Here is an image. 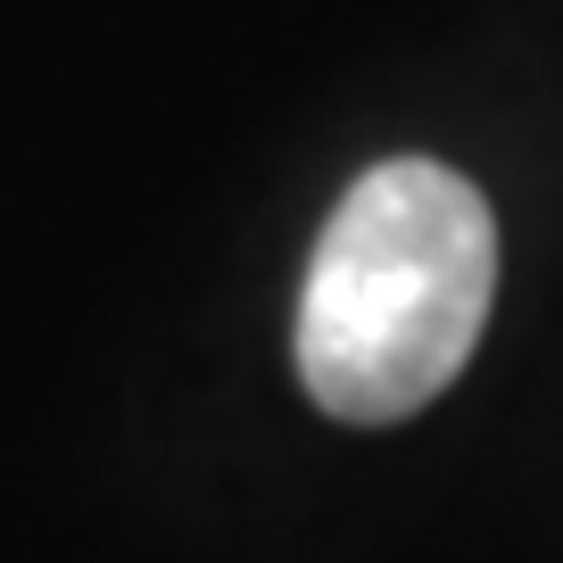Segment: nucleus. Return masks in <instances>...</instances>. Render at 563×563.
I'll return each instance as SVG.
<instances>
[{
	"instance_id": "obj_1",
	"label": "nucleus",
	"mask_w": 563,
	"mask_h": 563,
	"mask_svg": "<svg viewBox=\"0 0 563 563\" xmlns=\"http://www.w3.org/2000/svg\"><path fill=\"white\" fill-rule=\"evenodd\" d=\"M497 216L464 175L389 158L349 183L299 290V382L340 422H406L481 349Z\"/></svg>"
}]
</instances>
